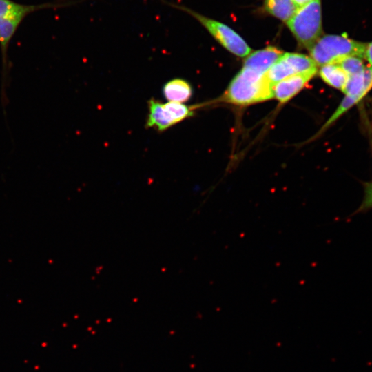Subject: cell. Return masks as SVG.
Returning <instances> with one entry per match:
<instances>
[{
    "instance_id": "1",
    "label": "cell",
    "mask_w": 372,
    "mask_h": 372,
    "mask_svg": "<svg viewBox=\"0 0 372 372\" xmlns=\"http://www.w3.org/2000/svg\"><path fill=\"white\" fill-rule=\"evenodd\" d=\"M273 86L265 74L243 67L231 81L222 99L239 105L262 102L273 96Z\"/></svg>"
},
{
    "instance_id": "2",
    "label": "cell",
    "mask_w": 372,
    "mask_h": 372,
    "mask_svg": "<svg viewBox=\"0 0 372 372\" xmlns=\"http://www.w3.org/2000/svg\"><path fill=\"white\" fill-rule=\"evenodd\" d=\"M366 44L346 35L321 36L309 49L311 58L318 65L338 63L348 56L364 58Z\"/></svg>"
},
{
    "instance_id": "3",
    "label": "cell",
    "mask_w": 372,
    "mask_h": 372,
    "mask_svg": "<svg viewBox=\"0 0 372 372\" xmlns=\"http://www.w3.org/2000/svg\"><path fill=\"white\" fill-rule=\"evenodd\" d=\"M159 1L163 4L192 16L208 31L216 41L236 56L245 57L251 53V49L245 41L227 25L203 15L184 5L167 0Z\"/></svg>"
},
{
    "instance_id": "4",
    "label": "cell",
    "mask_w": 372,
    "mask_h": 372,
    "mask_svg": "<svg viewBox=\"0 0 372 372\" xmlns=\"http://www.w3.org/2000/svg\"><path fill=\"white\" fill-rule=\"evenodd\" d=\"M286 23L299 45L309 50L322 36L321 0L300 7Z\"/></svg>"
},
{
    "instance_id": "5",
    "label": "cell",
    "mask_w": 372,
    "mask_h": 372,
    "mask_svg": "<svg viewBox=\"0 0 372 372\" xmlns=\"http://www.w3.org/2000/svg\"><path fill=\"white\" fill-rule=\"evenodd\" d=\"M193 108L176 102L162 103L154 99L148 101L147 127H154L159 132L165 131L173 125L192 116Z\"/></svg>"
},
{
    "instance_id": "6",
    "label": "cell",
    "mask_w": 372,
    "mask_h": 372,
    "mask_svg": "<svg viewBox=\"0 0 372 372\" xmlns=\"http://www.w3.org/2000/svg\"><path fill=\"white\" fill-rule=\"evenodd\" d=\"M315 76L313 74H297L290 76L273 86V96L285 103L298 94Z\"/></svg>"
},
{
    "instance_id": "7",
    "label": "cell",
    "mask_w": 372,
    "mask_h": 372,
    "mask_svg": "<svg viewBox=\"0 0 372 372\" xmlns=\"http://www.w3.org/2000/svg\"><path fill=\"white\" fill-rule=\"evenodd\" d=\"M282 52L279 49L268 46L264 49L250 53L244 61V67L265 74L268 70L281 57Z\"/></svg>"
},
{
    "instance_id": "8",
    "label": "cell",
    "mask_w": 372,
    "mask_h": 372,
    "mask_svg": "<svg viewBox=\"0 0 372 372\" xmlns=\"http://www.w3.org/2000/svg\"><path fill=\"white\" fill-rule=\"evenodd\" d=\"M163 94L168 102L184 103L192 95L191 85L182 79H174L167 82L163 87Z\"/></svg>"
},
{
    "instance_id": "9",
    "label": "cell",
    "mask_w": 372,
    "mask_h": 372,
    "mask_svg": "<svg viewBox=\"0 0 372 372\" xmlns=\"http://www.w3.org/2000/svg\"><path fill=\"white\" fill-rule=\"evenodd\" d=\"M264 8L269 14L287 23L300 7L293 0H264Z\"/></svg>"
},
{
    "instance_id": "10",
    "label": "cell",
    "mask_w": 372,
    "mask_h": 372,
    "mask_svg": "<svg viewBox=\"0 0 372 372\" xmlns=\"http://www.w3.org/2000/svg\"><path fill=\"white\" fill-rule=\"evenodd\" d=\"M281 58L289 65L296 74H316L317 72L318 65L308 56L299 53L287 52L282 54Z\"/></svg>"
},
{
    "instance_id": "11",
    "label": "cell",
    "mask_w": 372,
    "mask_h": 372,
    "mask_svg": "<svg viewBox=\"0 0 372 372\" xmlns=\"http://www.w3.org/2000/svg\"><path fill=\"white\" fill-rule=\"evenodd\" d=\"M319 74L327 85L342 91L349 76L338 63L322 65Z\"/></svg>"
},
{
    "instance_id": "12",
    "label": "cell",
    "mask_w": 372,
    "mask_h": 372,
    "mask_svg": "<svg viewBox=\"0 0 372 372\" xmlns=\"http://www.w3.org/2000/svg\"><path fill=\"white\" fill-rule=\"evenodd\" d=\"M294 74L289 65L281 57L265 73L267 79L273 85Z\"/></svg>"
},
{
    "instance_id": "13",
    "label": "cell",
    "mask_w": 372,
    "mask_h": 372,
    "mask_svg": "<svg viewBox=\"0 0 372 372\" xmlns=\"http://www.w3.org/2000/svg\"><path fill=\"white\" fill-rule=\"evenodd\" d=\"M362 59L356 56H348L341 60L338 64L348 76H352L361 73L365 70L366 67Z\"/></svg>"
},
{
    "instance_id": "14",
    "label": "cell",
    "mask_w": 372,
    "mask_h": 372,
    "mask_svg": "<svg viewBox=\"0 0 372 372\" xmlns=\"http://www.w3.org/2000/svg\"><path fill=\"white\" fill-rule=\"evenodd\" d=\"M360 101V99L347 96L342 99L340 104L338 107L335 112L333 115L329 118V119L325 123L322 127L321 131L324 130L326 128L329 127L332 123H333L339 117H340L344 113L348 111L351 107L355 105Z\"/></svg>"
},
{
    "instance_id": "15",
    "label": "cell",
    "mask_w": 372,
    "mask_h": 372,
    "mask_svg": "<svg viewBox=\"0 0 372 372\" xmlns=\"http://www.w3.org/2000/svg\"><path fill=\"white\" fill-rule=\"evenodd\" d=\"M371 209H372V181L364 183V197L358 210L364 213Z\"/></svg>"
},
{
    "instance_id": "16",
    "label": "cell",
    "mask_w": 372,
    "mask_h": 372,
    "mask_svg": "<svg viewBox=\"0 0 372 372\" xmlns=\"http://www.w3.org/2000/svg\"><path fill=\"white\" fill-rule=\"evenodd\" d=\"M364 58L368 61L370 67L372 68V42L366 44Z\"/></svg>"
},
{
    "instance_id": "17",
    "label": "cell",
    "mask_w": 372,
    "mask_h": 372,
    "mask_svg": "<svg viewBox=\"0 0 372 372\" xmlns=\"http://www.w3.org/2000/svg\"><path fill=\"white\" fill-rule=\"evenodd\" d=\"M299 7L304 6L312 0H293Z\"/></svg>"
}]
</instances>
